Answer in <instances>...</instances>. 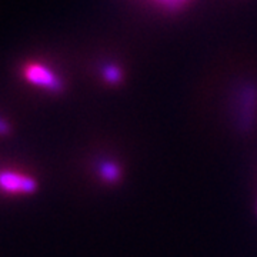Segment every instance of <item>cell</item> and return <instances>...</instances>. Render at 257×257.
Returning a JSON list of instances; mask_svg holds the SVG:
<instances>
[{
  "instance_id": "3",
  "label": "cell",
  "mask_w": 257,
  "mask_h": 257,
  "mask_svg": "<svg viewBox=\"0 0 257 257\" xmlns=\"http://www.w3.org/2000/svg\"><path fill=\"white\" fill-rule=\"evenodd\" d=\"M8 123H5L3 120H0V135H5V133H8Z\"/></svg>"
},
{
  "instance_id": "2",
  "label": "cell",
  "mask_w": 257,
  "mask_h": 257,
  "mask_svg": "<svg viewBox=\"0 0 257 257\" xmlns=\"http://www.w3.org/2000/svg\"><path fill=\"white\" fill-rule=\"evenodd\" d=\"M25 73H26L28 80L43 87V89H49V90H60L62 89L60 80L56 77L55 73L50 72L47 67L42 66V64H29L25 69Z\"/></svg>"
},
{
  "instance_id": "1",
  "label": "cell",
  "mask_w": 257,
  "mask_h": 257,
  "mask_svg": "<svg viewBox=\"0 0 257 257\" xmlns=\"http://www.w3.org/2000/svg\"><path fill=\"white\" fill-rule=\"evenodd\" d=\"M36 182L28 175L15 170H0V192L8 194H28L35 192Z\"/></svg>"
}]
</instances>
